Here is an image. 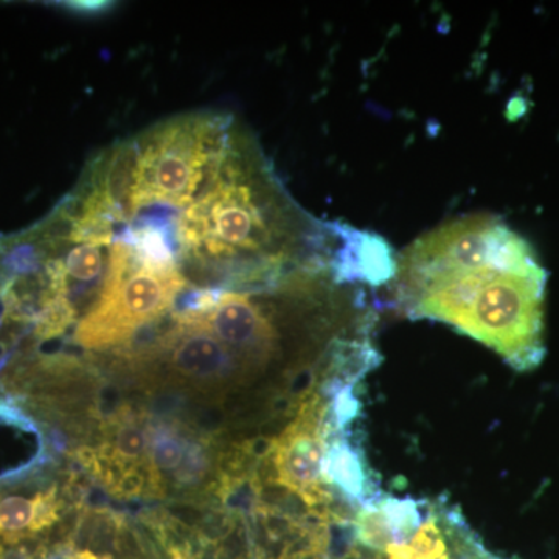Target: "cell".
Returning <instances> with one entry per match:
<instances>
[{
    "label": "cell",
    "mask_w": 559,
    "mask_h": 559,
    "mask_svg": "<svg viewBox=\"0 0 559 559\" xmlns=\"http://www.w3.org/2000/svg\"><path fill=\"white\" fill-rule=\"evenodd\" d=\"M390 285L406 318L447 323L511 369L535 370L546 356L547 271L499 216L473 213L426 231L396 255Z\"/></svg>",
    "instance_id": "obj_1"
},
{
    "label": "cell",
    "mask_w": 559,
    "mask_h": 559,
    "mask_svg": "<svg viewBox=\"0 0 559 559\" xmlns=\"http://www.w3.org/2000/svg\"><path fill=\"white\" fill-rule=\"evenodd\" d=\"M329 401L311 395L301 404L299 415L272 441V468L275 480L297 496L311 509L336 513L333 489L323 476L326 448L331 436Z\"/></svg>",
    "instance_id": "obj_2"
},
{
    "label": "cell",
    "mask_w": 559,
    "mask_h": 559,
    "mask_svg": "<svg viewBox=\"0 0 559 559\" xmlns=\"http://www.w3.org/2000/svg\"><path fill=\"white\" fill-rule=\"evenodd\" d=\"M159 342L173 370L187 380L226 381L249 373L234 352L190 311L180 312Z\"/></svg>",
    "instance_id": "obj_3"
},
{
    "label": "cell",
    "mask_w": 559,
    "mask_h": 559,
    "mask_svg": "<svg viewBox=\"0 0 559 559\" xmlns=\"http://www.w3.org/2000/svg\"><path fill=\"white\" fill-rule=\"evenodd\" d=\"M323 476L329 487L352 507L364 506L382 495L360 443L349 439L348 430L330 437Z\"/></svg>",
    "instance_id": "obj_4"
},
{
    "label": "cell",
    "mask_w": 559,
    "mask_h": 559,
    "mask_svg": "<svg viewBox=\"0 0 559 559\" xmlns=\"http://www.w3.org/2000/svg\"><path fill=\"white\" fill-rule=\"evenodd\" d=\"M57 521L55 489L40 492L33 499L22 496L0 498V538L16 543L25 536L50 527Z\"/></svg>",
    "instance_id": "obj_5"
},
{
    "label": "cell",
    "mask_w": 559,
    "mask_h": 559,
    "mask_svg": "<svg viewBox=\"0 0 559 559\" xmlns=\"http://www.w3.org/2000/svg\"><path fill=\"white\" fill-rule=\"evenodd\" d=\"M150 450L148 433L135 423H124L117 430L112 452L117 462H138Z\"/></svg>",
    "instance_id": "obj_6"
},
{
    "label": "cell",
    "mask_w": 559,
    "mask_h": 559,
    "mask_svg": "<svg viewBox=\"0 0 559 559\" xmlns=\"http://www.w3.org/2000/svg\"><path fill=\"white\" fill-rule=\"evenodd\" d=\"M151 455L157 469H178L180 462L187 455L186 441L173 430H157L151 443Z\"/></svg>",
    "instance_id": "obj_7"
},
{
    "label": "cell",
    "mask_w": 559,
    "mask_h": 559,
    "mask_svg": "<svg viewBox=\"0 0 559 559\" xmlns=\"http://www.w3.org/2000/svg\"><path fill=\"white\" fill-rule=\"evenodd\" d=\"M171 559H194L193 555L189 550L182 549V547H175L171 550Z\"/></svg>",
    "instance_id": "obj_8"
},
{
    "label": "cell",
    "mask_w": 559,
    "mask_h": 559,
    "mask_svg": "<svg viewBox=\"0 0 559 559\" xmlns=\"http://www.w3.org/2000/svg\"><path fill=\"white\" fill-rule=\"evenodd\" d=\"M98 557H95L92 551H80L79 555H75V559H97Z\"/></svg>",
    "instance_id": "obj_9"
},
{
    "label": "cell",
    "mask_w": 559,
    "mask_h": 559,
    "mask_svg": "<svg viewBox=\"0 0 559 559\" xmlns=\"http://www.w3.org/2000/svg\"><path fill=\"white\" fill-rule=\"evenodd\" d=\"M97 559H112V557H109V555H102V557H98Z\"/></svg>",
    "instance_id": "obj_10"
}]
</instances>
